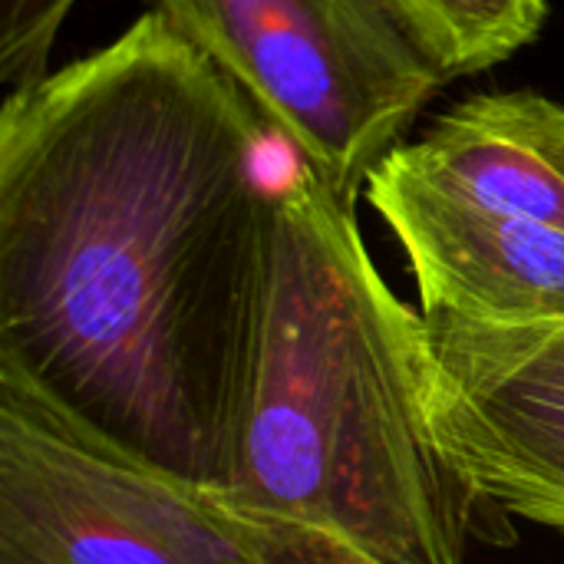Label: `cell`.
Returning a JSON list of instances; mask_svg holds the SVG:
<instances>
[{"instance_id":"3","label":"cell","mask_w":564,"mask_h":564,"mask_svg":"<svg viewBox=\"0 0 564 564\" xmlns=\"http://www.w3.org/2000/svg\"><path fill=\"white\" fill-rule=\"evenodd\" d=\"M155 13L354 205L449 83L380 0H155Z\"/></svg>"},{"instance_id":"4","label":"cell","mask_w":564,"mask_h":564,"mask_svg":"<svg viewBox=\"0 0 564 564\" xmlns=\"http://www.w3.org/2000/svg\"><path fill=\"white\" fill-rule=\"evenodd\" d=\"M0 564H258L212 489L109 443L0 364Z\"/></svg>"},{"instance_id":"6","label":"cell","mask_w":564,"mask_h":564,"mask_svg":"<svg viewBox=\"0 0 564 564\" xmlns=\"http://www.w3.org/2000/svg\"><path fill=\"white\" fill-rule=\"evenodd\" d=\"M367 198L400 241L426 317L489 330L564 327V231L463 198L393 149Z\"/></svg>"},{"instance_id":"8","label":"cell","mask_w":564,"mask_h":564,"mask_svg":"<svg viewBox=\"0 0 564 564\" xmlns=\"http://www.w3.org/2000/svg\"><path fill=\"white\" fill-rule=\"evenodd\" d=\"M449 76H476L539 40L549 0H380Z\"/></svg>"},{"instance_id":"1","label":"cell","mask_w":564,"mask_h":564,"mask_svg":"<svg viewBox=\"0 0 564 564\" xmlns=\"http://www.w3.org/2000/svg\"><path fill=\"white\" fill-rule=\"evenodd\" d=\"M268 139L155 10L0 109V364L205 489L225 482L264 271Z\"/></svg>"},{"instance_id":"9","label":"cell","mask_w":564,"mask_h":564,"mask_svg":"<svg viewBox=\"0 0 564 564\" xmlns=\"http://www.w3.org/2000/svg\"><path fill=\"white\" fill-rule=\"evenodd\" d=\"M79 0H0V79L7 89L50 73V50Z\"/></svg>"},{"instance_id":"5","label":"cell","mask_w":564,"mask_h":564,"mask_svg":"<svg viewBox=\"0 0 564 564\" xmlns=\"http://www.w3.org/2000/svg\"><path fill=\"white\" fill-rule=\"evenodd\" d=\"M426 324L430 410L446 456L479 499L564 535V327Z\"/></svg>"},{"instance_id":"2","label":"cell","mask_w":564,"mask_h":564,"mask_svg":"<svg viewBox=\"0 0 564 564\" xmlns=\"http://www.w3.org/2000/svg\"><path fill=\"white\" fill-rule=\"evenodd\" d=\"M354 208L301 162L274 185L212 492L258 564H466L479 492L433 426L430 324L387 288Z\"/></svg>"},{"instance_id":"7","label":"cell","mask_w":564,"mask_h":564,"mask_svg":"<svg viewBox=\"0 0 564 564\" xmlns=\"http://www.w3.org/2000/svg\"><path fill=\"white\" fill-rule=\"evenodd\" d=\"M400 152L463 198L564 231V106L542 93L469 96Z\"/></svg>"}]
</instances>
